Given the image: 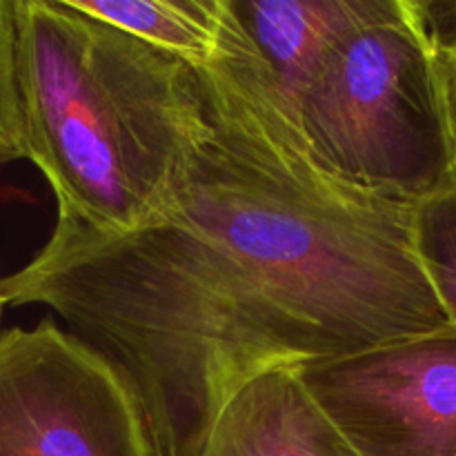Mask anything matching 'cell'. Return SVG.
<instances>
[{"instance_id":"1","label":"cell","mask_w":456,"mask_h":456,"mask_svg":"<svg viewBox=\"0 0 456 456\" xmlns=\"http://www.w3.org/2000/svg\"><path fill=\"white\" fill-rule=\"evenodd\" d=\"M199 71L205 129L154 216L105 234L58 214L38 256L0 279V305L49 307L123 372L151 456L199 454L265 374L452 328L412 205L319 163L232 4Z\"/></svg>"},{"instance_id":"2","label":"cell","mask_w":456,"mask_h":456,"mask_svg":"<svg viewBox=\"0 0 456 456\" xmlns=\"http://www.w3.org/2000/svg\"><path fill=\"white\" fill-rule=\"evenodd\" d=\"M27 160L61 216L125 234L154 216L205 129L199 67L71 0H16Z\"/></svg>"},{"instance_id":"3","label":"cell","mask_w":456,"mask_h":456,"mask_svg":"<svg viewBox=\"0 0 456 456\" xmlns=\"http://www.w3.org/2000/svg\"><path fill=\"white\" fill-rule=\"evenodd\" d=\"M319 163L401 205L456 183L435 56L403 0H370L292 102Z\"/></svg>"},{"instance_id":"4","label":"cell","mask_w":456,"mask_h":456,"mask_svg":"<svg viewBox=\"0 0 456 456\" xmlns=\"http://www.w3.org/2000/svg\"><path fill=\"white\" fill-rule=\"evenodd\" d=\"M0 456H151L127 379L43 321L0 334Z\"/></svg>"},{"instance_id":"5","label":"cell","mask_w":456,"mask_h":456,"mask_svg":"<svg viewBox=\"0 0 456 456\" xmlns=\"http://www.w3.org/2000/svg\"><path fill=\"white\" fill-rule=\"evenodd\" d=\"M361 456H456V328L301 365Z\"/></svg>"},{"instance_id":"6","label":"cell","mask_w":456,"mask_h":456,"mask_svg":"<svg viewBox=\"0 0 456 456\" xmlns=\"http://www.w3.org/2000/svg\"><path fill=\"white\" fill-rule=\"evenodd\" d=\"M196 456H361L310 395L297 368L245 386L214 421Z\"/></svg>"},{"instance_id":"7","label":"cell","mask_w":456,"mask_h":456,"mask_svg":"<svg viewBox=\"0 0 456 456\" xmlns=\"http://www.w3.org/2000/svg\"><path fill=\"white\" fill-rule=\"evenodd\" d=\"M230 4L281 98L292 107L312 71L363 16L370 0H230Z\"/></svg>"},{"instance_id":"8","label":"cell","mask_w":456,"mask_h":456,"mask_svg":"<svg viewBox=\"0 0 456 456\" xmlns=\"http://www.w3.org/2000/svg\"><path fill=\"white\" fill-rule=\"evenodd\" d=\"M71 4L194 67L221 56L230 22L227 0H71Z\"/></svg>"},{"instance_id":"9","label":"cell","mask_w":456,"mask_h":456,"mask_svg":"<svg viewBox=\"0 0 456 456\" xmlns=\"http://www.w3.org/2000/svg\"><path fill=\"white\" fill-rule=\"evenodd\" d=\"M414 252L456 328V183L414 205Z\"/></svg>"},{"instance_id":"10","label":"cell","mask_w":456,"mask_h":456,"mask_svg":"<svg viewBox=\"0 0 456 456\" xmlns=\"http://www.w3.org/2000/svg\"><path fill=\"white\" fill-rule=\"evenodd\" d=\"M27 159L16 65V0H0V163Z\"/></svg>"},{"instance_id":"11","label":"cell","mask_w":456,"mask_h":456,"mask_svg":"<svg viewBox=\"0 0 456 456\" xmlns=\"http://www.w3.org/2000/svg\"><path fill=\"white\" fill-rule=\"evenodd\" d=\"M403 4L432 56L456 53V0H403Z\"/></svg>"},{"instance_id":"12","label":"cell","mask_w":456,"mask_h":456,"mask_svg":"<svg viewBox=\"0 0 456 456\" xmlns=\"http://www.w3.org/2000/svg\"><path fill=\"white\" fill-rule=\"evenodd\" d=\"M436 80H439L441 105H444L445 127H448L450 150H452V165L456 174V53L435 58Z\"/></svg>"},{"instance_id":"13","label":"cell","mask_w":456,"mask_h":456,"mask_svg":"<svg viewBox=\"0 0 456 456\" xmlns=\"http://www.w3.org/2000/svg\"><path fill=\"white\" fill-rule=\"evenodd\" d=\"M0 310H3V305H0Z\"/></svg>"}]
</instances>
